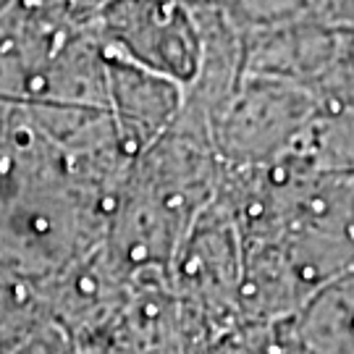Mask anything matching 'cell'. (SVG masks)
I'll list each match as a JSON object with an SVG mask.
<instances>
[{
    "mask_svg": "<svg viewBox=\"0 0 354 354\" xmlns=\"http://www.w3.org/2000/svg\"><path fill=\"white\" fill-rule=\"evenodd\" d=\"M102 53L174 82L181 92L203 66V32L192 0H108L92 19Z\"/></svg>",
    "mask_w": 354,
    "mask_h": 354,
    "instance_id": "2",
    "label": "cell"
},
{
    "mask_svg": "<svg viewBox=\"0 0 354 354\" xmlns=\"http://www.w3.org/2000/svg\"><path fill=\"white\" fill-rule=\"evenodd\" d=\"M218 178L207 115L181 100L174 124L131 165L102 250L129 279H168V266L213 200Z\"/></svg>",
    "mask_w": 354,
    "mask_h": 354,
    "instance_id": "1",
    "label": "cell"
}]
</instances>
